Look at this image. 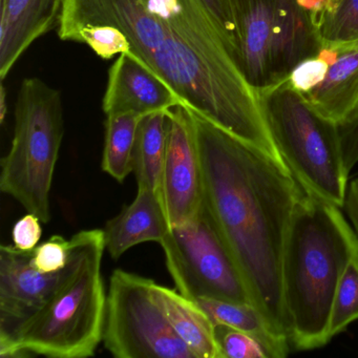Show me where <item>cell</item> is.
<instances>
[{
  "instance_id": "obj_29",
  "label": "cell",
  "mask_w": 358,
  "mask_h": 358,
  "mask_svg": "<svg viewBox=\"0 0 358 358\" xmlns=\"http://www.w3.org/2000/svg\"><path fill=\"white\" fill-rule=\"evenodd\" d=\"M343 207L358 238V178L348 186L347 198Z\"/></svg>"
},
{
  "instance_id": "obj_27",
  "label": "cell",
  "mask_w": 358,
  "mask_h": 358,
  "mask_svg": "<svg viewBox=\"0 0 358 358\" xmlns=\"http://www.w3.org/2000/svg\"><path fill=\"white\" fill-rule=\"evenodd\" d=\"M341 158L348 175L358 163V110L347 120L337 124Z\"/></svg>"
},
{
  "instance_id": "obj_28",
  "label": "cell",
  "mask_w": 358,
  "mask_h": 358,
  "mask_svg": "<svg viewBox=\"0 0 358 358\" xmlns=\"http://www.w3.org/2000/svg\"><path fill=\"white\" fill-rule=\"evenodd\" d=\"M41 220L34 213H28L18 220L13 227V245L22 251H33L43 236Z\"/></svg>"
},
{
  "instance_id": "obj_31",
  "label": "cell",
  "mask_w": 358,
  "mask_h": 358,
  "mask_svg": "<svg viewBox=\"0 0 358 358\" xmlns=\"http://www.w3.org/2000/svg\"><path fill=\"white\" fill-rule=\"evenodd\" d=\"M341 3V0H326V5H324V12L331 11V10L334 9L338 3Z\"/></svg>"
},
{
  "instance_id": "obj_7",
  "label": "cell",
  "mask_w": 358,
  "mask_h": 358,
  "mask_svg": "<svg viewBox=\"0 0 358 358\" xmlns=\"http://www.w3.org/2000/svg\"><path fill=\"white\" fill-rule=\"evenodd\" d=\"M178 291L192 301L215 299L251 303L242 274L208 209L171 228L160 242Z\"/></svg>"
},
{
  "instance_id": "obj_20",
  "label": "cell",
  "mask_w": 358,
  "mask_h": 358,
  "mask_svg": "<svg viewBox=\"0 0 358 358\" xmlns=\"http://www.w3.org/2000/svg\"><path fill=\"white\" fill-rule=\"evenodd\" d=\"M141 118L135 114L106 116L101 167L120 183L133 173L134 145Z\"/></svg>"
},
{
  "instance_id": "obj_5",
  "label": "cell",
  "mask_w": 358,
  "mask_h": 358,
  "mask_svg": "<svg viewBox=\"0 0 358 358\" xmlns=\"http://www.w3.org/2000/svg\"><path fill=\"white\" fill-rule=\"evenodd\" d=\"M259 94L276 148L299 185L331 204L345 206L349 175L336 123L320 114L286 80Z\"/></svg>"
},
{
  "instance_id": "obj_15",
  "label": "cell",
  "mask_w": 358,
  "mask_h": 358,
  "mask_svg": "<svg viewBox=\"0 0 358 358\" xmlns=\"http://www.w3.org/2000/svg\"><path fill=\"white\" fill-rule=\"evenodd\" d=\"M243 69L257 90L270 85L274 0H231Z\"/></svg>"
},
{
  "instance_id": "obj_17",
  "label": "cell",
  "mask_w": 358,
  "mask_h": 358,
  "mask_svg": "<svg viewBox=\"0 0 358 358\" xmlns=\"http://www.w3.org/2000/svg\"><path fill=\"white\" fill-rule=\"evenodd\" d=\"M152 293L176 334L196 358H222L215 338V322L196 303L155 282Z\"/></svg>"
},
{
  "instance_id": "obj_8",
  "label": "cell",
  "mask_w": 358,
  "mask_h": 358,
  "mask_svg": "<svg viewBox=\"0 0 358 358\" xmlns=\"http://www.w3.org/2000/svg\"><path fill=\"white\" fill-rule=\"evenodd\" d=\"M154 280L113 272L106 295L104 347L118 358H196L152 297Z\"/></svg>"
},
{
  "instance_id": "obj_19",
  "label": "cell",
  "mask_w": 358,
  "mask_h": 358,
  "mask_svg": "<svg viewBox=\"0 0 358 358\" xmlns=\"http://www.w3.org/2000/svg\"><path fill=\"white\" fill-rule=\"evenodd\" d=\"M169 136V110L142 117L136 134L133 173L138 188L161 194Z\"/></svg>"
},
{
  "instance_id": "obj_3",
  "label": "cell",
  "mask_w": 358,
  "mask_h": 358,
  "mask_svg": "<svg viewBox=\"0 0 358 358\" xmlns=\"http://www.w3.org/2000/svg\"><path fill=\"white\" fill-rule=\"evenodd\" d=\"M357 251V236L341 207L303 192L289 225L282 255L289 338L296 349H317L330 341L337 287Z\"/></svg>"
},
{
  "instance_id": "obj_16",
  "label": "cell",
  "mask_w": 358,
  "mask_h": 358,
  "mask_svg": "<svg viewBox=\"0 0 358 358\" xmlns=\"http://www.w3.org/2000/svg\"><path fill=\"white\" fill-rule=\"evenodd\" d=\"M332 48L324 81L303 97L322 116L341 124L358 110V41Z\"/></svg>"
},
{
  "instance_id": "obj_13",
  "label": "cell",
  "mask_w": 358,
  "mask_h": 358,
  "mask_svg": "<svg viewBox=\"0 0 358 358\" xmlns=\"http://www.w3.org/2000/svg\"><path fill=\"white\" fill-rule=\"evenodd\" d=\"M64 0H1L0 77L5 80L34 41L58 26Z\"/></svg>"
},
{
  "instance_id": "obj_4",
  "label": "cell",
  "mask_w": 358,
  "mask_h": 358,
  "mask_svg": "<svg viewBox=\"0 0 358 358\" xmlns=\"http://www.w3.org/2000/svg\"><path fill=\"white\" fill-rule=\"evenodd\" d=\"M53 292L6 345L1 357L87 358L103 337L106 294L101 274L103 229L79 231Z\"/></svg>"
},
{
  "instance_id": "obj_22",
  "label": "cell",
  "mask_w": 358,
  "mask_h": 358,
  "mask_svg": "<svg viewBox=\"0 0 358 358\" xmlns=\"http://www.w3.org/2000/svg\"><path fill=\"white\" fill-rule=\"evenodd\" d=\"M320 32L324 45H348L358 41V0H341L320 18Z\"/></svg>"
},
{
  "instance_id": "obj_10",
  "label": "cell",
  "mask_w": 358,
  "mask_h": 358,
  "mask_svg": "<svg viewBox=\"0 0 358 358\" xmlns=\"http://www.w3.org/2000/svg\"><path fill=\"white\" fill-rule=\"evenodd\" d=\"M32 257L14 245L0 247V347L41 310L62 275L39 271Z\"/></svg>"
},
{
  "instance_id": "obj_18",
  "label": "cell",
  "mask_w": 358,
  "mask_h": 358,
  "mask_svg": "<svg viewBox=\"0 0 358 358\" xmlns=\"http://www.w3.org/2000/svg\"><path fill=\"white\" fill-rule=\"evenodd\" d=\"M194 301L215 324H225L255 337L265 348L268 358H282L288 355L290 341L278 334L252 303L206 297Z\"/></svg>"
},
{
  "instance_id": "obj_32",
  "label": "cell",
  "mask_w": 358,
  "mask_h": 358,
  "mask_svg": "<svg viewBox=\"0 0 358 358\" xmlns=\"http://www.w3.org/2000/svg\"><path fill=\"white\" fill-rule=\"evenodd\" d=\"M312 1H313L314 5L316 6L318 11H320V15H322V11H324V5H326V0H312Z\"/></svg>"
},
{
  "instance_id": "obj_1",
  "label": "cell",
  "mask_w": 358,
  "mask_h": 358,
  "mask_svg": "<svg viewBox=\"0 0 358 358\" xmlns=\"http://www.w3.org/2000/svg\"><path fill=\"white\" fill-rule=\"evenodd\" d=\"M57 33L104 60L131 54L192 112L282 162L259 91L203 0H64Z\"/></svg>"
},
{
  "instance_id": "obj_21",
  "label": "cell",
  "mask_w": 358,
  "mask_h": 358,
  "mask_svg": "<svg viewBox=\"0 0 358 358\" xmlns=\"http://www.w3.org/2000/svg\"><path fill=\"white\" fill-rule=\"evenodd\" d=\"M358 320V251L352 257L339 280L331 312L330 339Z\"/></svg>"
},
{
  "instance_id": "obj_26",
  "label": "cell",
  "mask_w": 358,
  "mask_h": 358,
  "mask_svg": "<svg viewBox=\"0 0 358 358\" xmlns=\"http://www.w3.org/2000/svg\"><path fill=\"white\" fill-rule=\"evenodd\" d=\"M208 11L217 22V26L234 48L240 58V41H238V28L234 20L231 0H203ZM242 64V62H241Z\"/></svg>"
},
{
  "instance_id": "obj_11",
  "label": "cell",
  "mask_w": 358,
  "mask_h": 358,
  "mask_svg": "<svg viewBox=\"0 0 358 358\" xmlns=\"http://www.w3.org/2000/svg\"><path fill=\"white\" fill-rule=\"evenodd\" d=\"M178 106L184 103L177 93L131 54H120L110 66L102 104L106 116L144 117Z\"/></svg>"
},
{
  "instance_id": "obj_30",
  "label": "cell",
  "mask_w": 358,
  "mask_h": 358,
  "mask_svg": "<svg viewBox=\"0 0 358 358\" xmlns=\"http://www.w3.org/2000/svg\"><path fill=\"white\" fill-rule=\"evenodd\" d=\"M0 120L3 123L7 114V108H6V90L3 85H1V99H0Z\"/></svg>"
},
{
  "instance_id": "obj_25",
  "label": "cell",
  "mask_w": 358,
  "mask_h": 358,
  "mask_svg": "<svg viewBox=\"0 0 358 358\" xmlns=\"http://www.w3.org/2000/svg\"><path fill=\"white\" fill-rule=\"evenodd\" d=\"M70 250V240L55 234L33 250V265L45 273L60 271L68 264Z\"/></svg>"
},
{
  "instance_id": "obj_6",
  "label": "cell",
  "mask_w": 358,
  "mask_h": 358,
  "mask_svg": "<svg viewBox=\"0 0 358 358\" xmlns=\"http://www.w3.org/2000/svg\"><path fill=\"white\" fill-rule=\"evenodd\" d=\"M64 136L60 92L41 79H24L16 100L13 141L1 160L0 189L45 224L51 220L52 183Z\"/></svg>"
},
{
  "instance_id": "obj_2",
  "label": "cell",
  "mask_w": 358,
  "mask_h": 358,
  "mask_svg": "<svg viewBox=\"0 0 358 358\" xmlns=\"http://www.w3.org/2000/svg\"><path fill=\"white\" fill-rule=\"evenodd\" d=\"M190 113L205 206L242 274L251 303L278 334L290 341L282 255L293 213L305 190L284 163Z\"/></svg>"
},
{
  "instance_id": "obj_23",
  "label": "cell",
  "mask_w": 358,
  "mask_h": 358,
  "mask_svg": "<svg viewBox=\"0 0 358 358\" xmlns=\"http://www.w3.org/2000/svg\"><path fill=\"white\" fill-rule=\"evenodd\" d=\"M334 55V49L324 45L316 55L306 58L296 64L286 79L288 85L301 95L306 96L316 89L324 81L331 62Z\"/></svg>"
},
{
  "instance_id": "obj_14",
  "label": "cell",
  "mask_w": 358,
  "mask_h": 358,
  "mask_svg": "<svg viewBox=\"0 0 358 358\" xmlns=\"http://www.w3.org/2000/svg\"><path fill=\"white\" fill-rule=\"evenodd\" d=\"M171 230L162 196L148 188H138L131 204L106 223L103 229L106 249L114 259L142 243L160 244Z\"/></svg>"
},
{
  "instance_id": "obj_9",
  "label": "cell",
  "mask_w": 358,
  "mask_h": 358,
  "mask_svg": "<svg viewBox=\"0 0 358 358\" xmlns=\"http://www.w3.org/2000/svg\"><path fill=\"white\" fill-rule=\"evenodd\" d=\"M163 203L171 228L196 219L204 207L202 164L189 108L169 110V136L163 169Z\"/></svg>"
},
{
  "instance_id": "obj_24",
  "label": "cell",
  "mask_w": 358,
  "mask_h": 358,
  "mask_svg": "<svg viewBox=\"0 0 358 358\" xmlns=\"http://www.w3.org/2000/svg\"><path fill=\"white\" fill-rule=\"evenodd\" d=\"M215 338L222 358H268L255 337L225 324H215Z\"/></svg>"
},
{
  "instance_id": "obj_12",
  "label": "cell",
  "mask_w": 358,
  "mask_h": 358,
  "mask_svg": "<svg viewBox=\"0 0 358 358\" xmlns=\"http://www.w3.org/2000/svg\"><path fill=\"white\" fill-rule=\"evenodd\" d=\"M320 16L312 0H274L269 85L286 80L299 62L322 49Z\"/></svg>"
}]
</instances>
